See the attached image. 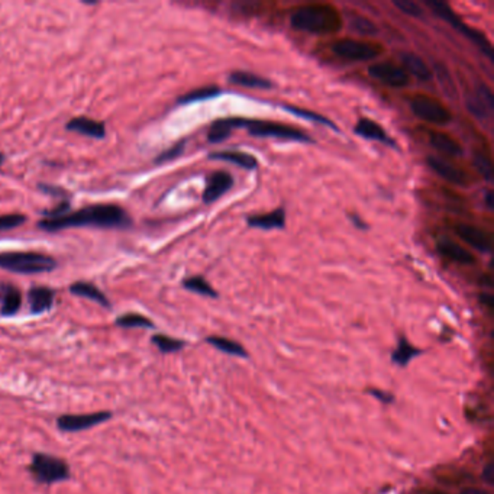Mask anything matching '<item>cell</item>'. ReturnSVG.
<instances>
[{
  "label": "cell",
  "instance_id": "6da1fadb",
  "mask_svg": "<svg viewBox=\"0 0 494 494\" xmlns=\"http://www.w3.org/2000/svg\"><path fill=\"white\" fill-rule=\"evenodd\" d=\"M129 215L116 205H95L67 213L57 219H42L38 226L47 232H57L67 228L98 226V228H129Z\"/></svg>",
  "mask_w": 494,
  "mask_h": 494
},
{
  "label": "cell",
  "instance_id": "7a4b0ae2",
  "mask_svg": "<svg viewBox=\"0 0 494 494\" xmlns=\"http://www.w3.org/2000/svg\"><path fill=\"white\" fill-rule=\"evenodd\" d=\"M342 16L332 5H305L290 15V25L300 33L329 35L341 31Z\"/></svg>",
  "mask_w": 494,
  "mask_h": 494
},
{
  "label": "cell",
  "instance_id": "3957f363",
  "mask_svg": "<svg viewBox=\"0 0 494 494\" xmlns=\"http://www.w3.org/2000/svg\"><path fill=\"white\" fill-rule=\"evenodd\" d=\"M0 269L19 274H38L55 270L57 261L38 252H6L0 254Z\"/></svg>",
  "mask_w": 494,
  "mask_h": 494
},
{
  "label": "cell",
  "instance_id": "277c9868",
  "mask_svg": "<svg viewBox=\"0 0 494 494\" xmlns=\"http://www.w3.org/2000/svg\"><path fill=\"white\" fill-rule=\"evenodd\" d=\"M426 5L432 9V12L435 15L444 19L449 26H452L455 29V31L461 33L464 37L469 38L473 44H476L480 48V51L487 58L493 60V47L483 33L477 31V29H474V28L467 26L466 23H464V20L454 12V9L449 5H447L445 2H441V0H426Z\"/></svg>",
  "mask_w": 494,
  "mask_h": 494
},
{
  "label": "cell",
  "instance_id": "5b68a950",
  "mask_svg": "<svg viewBox=\"0 0 494 494\" xmlns=\"http://www.w3.org/2000/svg\"><path fill=\"white\" fill-rule=\"evenodd\" d=\"M245 129L249 135L257 138H280L286 141H295L302 143H312L313 139L303 131L292 127L284 125L278 122H269V121H247Z\"/></svg>",
  "mask_w": 494,
  "mask_h": 494
},
{
  "label": "cell",
  "instance_id": "8992f818",
  "mask_svg": "<svg viewBox=\"0 0 494 494\" xmlns=\"http://www.w3.org/2000/svg\"><path fill=\"white\" fill-rule=\"evenodd\" d=\"M331 51L348 61H370L383 54V47L353 38H342L331 45Z\"/></svg>",
  "mask_w": 494,
  "mask_h": 494
},
{
  "label": "cell",
  "instance_id": "52a82bcc",
  "mask_svg": "<svg viewBox=\"0 0 494 494\" xmlns=\"http://www.w3.org/2000/svg\"><path fill=\"white\" fill-rule=\"evenodd\" d=\"M31 473L38 483L44 484L64 481L70 477V470L63 459L45 454L34 455Z\"/></svg>",
  "mask_w": 494,
  "mask_h": 494
},
{
  "label": "cell",
  "instance_id": "ba28073f",
  "mask_svg": "<svg viewBox=\"0 0 494 494\" xmlns=\"http://www.w3.org/2000/svg\"><path fill=\"white\" fill-rule=\"evenodd\" d=\"M411 110L416 118L432 125H447L452 119V113L445 105L425 95H416L412 98Z\"/></svg>",
  "mask_w": 494,
  "mask_h": 494
},
{
  "label": "cell",
  "instance_id": "9c48e42d",
  "mask_svg": "<svg viewBox=\"0 0 494 494\" xmlns=\"http://www.w3.org/2000/svg\"><path fill=\"white\" fill-rule=\"evenodd\" d=\"M368 76L377 81H380L389 87L400 89L409 84V74L394 63L384 61L375 63L368 67Z\"/></svg>",
  "mask_w": 494,
  "mask_h": 494
},
{
  "label": "cell",
  "instance_id": "30bf717a",
  "mask_svg": "<svg viewBox=\"0 0 494 494\" xmlns=\"http://www.w3.org/2000/svg\"><path fill=\"white\" fill-rule=\"evenodd\" d=\"M109 412H98L90 415H64L57 419V425L64 432H78L98 426L110 419Z\"/></svg>",
  "mask_w": 494,
  "mask_h": 494
},
{
  "label": "cell",
  "instance_id": "8fae6325",
  "mask_svg": "<svg viewBox=\"0 0 494 494\" xmlns=\"http://www.w3.org/2000/svg\"><path fill=\"white\" fill-rule=\"evenodd\" d=\"M455 234L459 240H462L474 249L480 252H490L491 251V237L481 228H477L470 223L459 222L454 226Z\"/></svg>",
  "mask_w": 494,
  "mask_h": 494
},
{
  "label": "cell",
  "instance_id": "7c38bea8",
  "mask_svg": "<svg viewBox=\"0 0 494 494\" xmlns=\"http://www.w3.org/2000/svg\"><path fill=\"white\" fill-rule=\"evenodd\" d=\"M429 168L437 172L441 179L445 182L454 184V186H467L469 184V176L461 168L454 165L452 163H448L444 158L429 155L426 160Z\"/></svg>",
  "mask_w": 494,
  "mask_h": 494
},
{
  "label": "cell",
  "instance_id": "4fadbf2b",
  "mask_svg": "<svg viewBox=\"0 0 494 494\" xmlns=\"http://www.w3.org/2000/svg\"><path fill=\"white\" fill-rule=\"evenodd\" d=\"M234 186V177L226 171H215L206 179V187L203 192V201L206 205L220 199L226 192H229Z\"/></svg>",
  "mask_w": 494,
  "mask_h": 494
},
{
  "label": "cell",
  "instance_id": "5bb4252c",
  "mask_svg": "<svg viewBox=\"0 0 494 494\" xmlns=\"http://www.w3.org/2000/svg\"><path fill=\"white\" fill-rule=\"evenodd\" d=\"M354 132L357 135H360L361 138H364V139L382 142V143L387 145V147H396V142L384 131V128L382 125L377 124V122L368 119V118H361L357 122V125L354 127Z\"/></svg>",
  "mask_w": 494,
  "mask_h": 494
},
{
  "label": "cell",
  "instance_id": "9a60e30c",
  "mask_svg": "<svg viewBox=\"0 0 494 494\" xmlns=\"http://www.w3.org/2000/svg\"><path fill=\"white\" fill-rule=\"evenodd\" d=\"M437 249L440 251L441 255L454 261V263H458L462 266H471L476 263V257L469 249H466L462 245L454 242L452 240L441 238L437 242Z\"/></svg>",
  "mask_w": 494,
  "mask_h": 494
},
{
  "label": "cell",
  "instance_id": "2e32d148",
  "mask_svg": "<svg viewBox=\"0 0 494 494\" xmlns=\"http://www.w3.org/2000/svg\"><path fill=\"white\" fill-rule=\"evenodd\" d=\"M247 121L248 119L238 118V116H235V118H223V119L215 121L211 125L209 131H208V141L211 143H220V142H223L225 139L229 138V135L232 134V131H234V129H238V128H244L245 129Z\"/></svg>",
  "mask_w": 494,
  "mask_h": 494
},
{
  "label": "cell",
  "instance_id": "e0dca14e",
  "mask_svg": "<svg viewBox=\"0 0 494 494\" xmlns=\"http://www.w3.org/2000/svg\"><path fill=\"white\" fill-rule=\"evenodd\" d=\"M66 129L86 135V136H90V138H96V139H103L106 136L105 124L90 118H86V116H77V118H73L71 121H69L66 125Z\"/></svg>",
  "mask_w": 494,
  "mask_h": 494
},
{
  "label": "cell",
  "instance_id": "ac0fdd59",
  "mask_svg": "<svg viewBox=\"0 0 494 494\" xmlns=\"http://www.w3.org/2000/svg\"><path fill=\"white\" fill-rule=\"evenodd\" d=\"M228 81L230 84L235 86H242V87H248V89H261V90H267L273 87V81L261 77L255 73H249V71H244V70H235L229 73L228 76Z\"/></svg>",
  "mask_w": 494,
  "mask_h": 494
},
{
  "label": "cell",
  "instance_id": "d6986e66",
  "mask_svg": "<svg viewBox=\"0 0 494 494\" xmlns=\"http://www.w3.org/2000/svg\"><path fill=\"white\" fill-rule=\"evenodd\" d=\"M247 223L251 228L264 229V230L283 229L286 226V211L283 208H278V209L269 212V213L254 215V216H249L247 219Z\"/></svg>",
  "mask_w": 494,
  "mask_h": 494
},
{
  "label": "cell",
  "instance_id": "ffe728a7",
  "mask_svg": "<svg viewBox=\"0 0 494 494\" xmlns=\"http://www.w3.org/2000/svg\"><path fill=\"white\" fill-rule=\"evenodd\" d=\"M400 60L403 64V70L412 74L421 81H428L432 78V70L428 67V64L422 60V57H419L415 52H401Z\"/></svg>",
  "mask_w": 494,
  "mask_h": 494
},
{
  "label": "cell",
  "instance_id": "44dd1931",
  "mask_svg": "<svg viewBox=\"0 0 494 494\" xmlns=\"http://www.w3.org/2000/svg\"><path fill=\"white\" fill-rule=\"evenodd\" d=\"M211 160L216 161H225L234 165H238L245 170H255L258 167V160L248 153L237 151V150H225V151H216L209 155Z\"/></svg>",
  "mask_w": 494,
  "mask_h": 494
},
{
  "label": "cell",
  "instance_id": "7402d4cb",
  "mask_svg": "<svg viewBox=\"0 0 494 494\" xmlns=\"http://www.w3.org/2000/svg\"><path fill=\"white\" fill-rule=\"evenodd\" d=\"M54 298H55V293H54L52 288L44 287V286L33 287L31 290H29V295H28L31 312L38 314V313L49 310L52 303H54Z\"/></svg>",
  "mask_w": 494,
  "mask_h": 494
},
{
  "label": "cell",
  "instance_id": "603a6c76",
  "mask_svg": "<svg viewBox=\"0 0 494 494\" xmlns=\"http://www.w3.org/2000/svg\"><path fill=\"white\" fill-rule=\"evenodd\" d=\"M429 142L432 147L444 153L449 157H459L462 155V147L461 145L448 134L445 132H440V131H430L429 132Z\"/></svg>",
  "mask_w": 494,
  "mask_h": 494
},
{
  "label": "cell",
  "instance_id": "cb8c5ba5",
  "mask_svg": "<svg viewBox=\"0 0 494 494\" xmlns=\"http://www.w3.org/2000/svg\"><path fill=\"white\" fill-rule=\"evenodd\" d=\"M0 302H2V314L12 316L22 305V295L15 286L2 284L0 286Z\"/></svg>",
  "mask_w": 494,
  "mask_h": 494
},
{
  "label": "cell",
  "instance_id": "d4e9b609",
  "mask_svg": "<svg viewBox=\"0 0 494 494\" xmlns=\"http://www.w3.org/2000/svg\"><path fill=\"white\" fill-rule=\"evenodd\" d=\"M70 292L73 295L78 296V298H84V299H89L92 302H96V303H99L103 307H109L110 306L107 298L92 283L77 281V283L70 286Z\"/></svg>",
  "mask_w": 494,
  "mask_h": 494
},
{
  "label": "cell",
  "instance_id": "484cf974",
  "mask_svg": "<svg viewBox=\"0 0 494 494\" xmlns=\"http://www.w3.org/2000/svg\"><path fill=\"white\" fill-rule=\"evenodd\" d=\"M348 26H350L353 33H357L363 37H374L379 33V28L375 26V23L371 19L355 12L348 13Z\"/></svg>",
  "mask_w": 494,
  "mask_h": 494
},
{
  "label": "cell",
  "instance_id": "4316f807",
  "mask_svg": "<svg viewBox=\"0 0 494 494\" xmlns=\"http://www.w3.org/2000/svg\"><path fill=\"white\" fill-rule=\"evenodd\" d=\"M220 93H222V90L219 89L218 86H205V87H199V89L190 90L189 93L179 98L177 102H179V105H192L196 102L213 99V98L219 96Z\"/></svg>",
  "mask_w": 494,
  "mask_h": 494
},
{
  "label": "cell",
  "instance_id": "83f0119b",
  "mask_svg": "<svg viewBox=\"0 0 494 494\" xmlns=\"http://www.w3.org/2000/svg\"><path fill=\"white\" fill-rule=\"evenodd\" d=\"M184 288L190 290V292H194L197 295L201 296H208V298H218L216 290L200 276H194V277H189L183 281Z\"/></svg>",
  "mask_w": 494,
  "mask_h": 494
},
{
  "label": "cell",
  "instance_id": "f1b7e54d",
  "mask_svg": "<svg viewBox=\"0 0 494 494\" xmlns=\"http://www.w3.org/2000/svg\"><path fill=\"white\" fill-rule=\"evenodd\" d=\"M435 74H437V78L442 87V90L444 93L451 98V99H455L457 98V86H455V81L451 76V73L448 71V69L441 64V63H437L435 64Z\"/></svg>",
  "mask_w": 494,
  "mask_h": 494
},
{
  "label": "cell",
  "instance_id": "f546056e",
  "mask_svg": "<svg viewBox=\"0 0 494 494\" xmlns=\"http://www.w3.org/2000/svg\"><path fill=\"white\" fill-rule=\"evenodd\" d=\"M284 109L290 113H293L296 116H299V118H303V119H307V121H312V122H316V124H322L334 131H338L336 125L328 119L327 116L324 114H319L316 112H312V110H306V109H302V107H296V106H284Z\"/></svg>",
  "mask_w": 494,
  "mask_h": 494
},
{
  "label": "cell",
  "instance_id": "4dcf8cb0",
  "mask_svg": "<svg viewBox=\"0 0 494 494\" xmlns=\"http://www.w3.org/2000/svg\"><path fill=\"white\" fill-rule=\"evenodd\" d=\"M208 342L211 345H213L215 348H218L219 351L225 353V354H229V355H238V357H245V351H244V348L234 342V341H230V339H226V338H220V336H211L208 339Z\"/></svg>",
  "mask_w": 494,
  "mask_h": 494
},
{
  "label": "cell",
  "instance_id": "1f68e13d",
  "mask_svg": "<svg viewBox=\"0 0 494 494\" xmlns=\"http://www.w3.org/2000/svg\"><path fill=\"white\" fill-rule=\"evenodd\" d=\"M116 325L122 328H153V322L145 316L136 313H128L116 319Z\"/></svg>",
  "mask_w": 494,
  "mask_h": 494
},
{
  "label": "cell",
  "instance_id": "d6a6232c",
  "mask_svg": "<svg viewBox=\"0 0 494 494\" xmlns=\"http://www.w3.org/2000/svg\"><path fill=\"white\" fill-rule=\"evenodd\" d=\"M474 167L477 168L478 174L484 180H487V182L493 180L491 158L484 151H477L474 154Z\"/></svg>",
  "mask_w": 494,
  "mask_h": 494
},
{
  "label": "cell",
  "instance_id": "836d02e7",
  "mask_svg": "<svg viewBox=\"0 0 494 494\" xmlns=\"http://www.w3.org/2000/svg\"><path fill=\"white\" fill-rule=\"evenodd\" d=\"M153 342L158 346V350L161 353H176L179 350H182V348L184 346V342L183 341H179V339H174V338H170V336H165V335H155L153 338Z\"/></svg>",
  "mask_w": 494,
  "mask_h": 494
},
{
  "label": "cell",
  "instance_id": "e575fe53",
  "mask_svg": "<svg viewBox=\"0 0 494 494\" xmlns=\"http://www.w3.org/2000/svg\"><path fill=\"white\" fill-rule=\"evenodd\" d=\"M466 106H467V110L474 116V118L480 119V121H484L487 119L488 116H490V112L487 110V107L481 103V100L474 95H469L467 99H466Z\"/></svg>",
  "mask_w": 494,
  "mask_h": 494
},
{
  "label": "cell",
  "instance_id": "d590c367",
  "mask_svg": "<svg viewBox=\"0 0 494 494\" xmlns=\"http://www.w3.org/2000/svg\"><path fill=\"white\" fill-rule=\"evenodd\" d=\"M184 147H186V141H180L177 143H174L172 147L167 148L165 151H163L157 158H155V163L157 164H163V163H168V161H172V160H176L177 157H180L184 151Z\"/></svg>",
  "mask_w": 494,
  "mask_h": 494
},
{
  "label": "cell",
  "instance_id": "8d00e7d4",
  "mask_svg": "<svg viewBox=\"0 0 494 494\" xmlns=\"http://www.w3.org/2000/svg\"><path fill=\"white\" fill-rule=\"evenodd\" d=\"M393 5L404 15H409L413 18H421L423 15L422 8L412 0H393Z\"/></svg>",
  "mask_w": 494,
  "mask_h": 494
},
{
  "label": "cell",
  "instance_id": "74e56055",
  "mask_svg": "<svg viewBox=\"0 0 494 494\" xmlns=\"http://www.w3.org/2000/svg\"><path fill=\"white\" fill-rule=\"evenodd\" d=\"M26 222V216L20 213H9L0 216V230H9L18 228Z\"/></svg>",
  "mask_w": 494,
  "mask_h": 494
},
{
  "label": "cell",
  "instance_id": "f35d334b",
  "mask_svg": "<svg viewBox=\"0 0 494 494\" xmlns=\"http://www.w3.org/2000/svg\"><path fill=\"white\" fill-rule=\"evenodd\" d=\"M476 96L481 100V103L487 107V110L491 113L494 110V95L491 92L490 87L484 83H480L477 86V90H476Z\"/></svg>",
  "mask_w": 494,
  "mask_h": 494
},
{
  "label": "cell",
  "instance_id": "ab89813d",
  "mask_svg": "<svg viewBox=\"0 0 494 494\" xmlns=\"http://www.w3.org/2000/svg\"><path fill=\"white\" fill-rule=\"evenodd\" d=\"M413 355H416L415 348L411 346L404 339L400 341L397 351L394 353V360H396L397 363H400V364H406Z\"/></svg>",
  "mask_w": 494,
  "mask_h": 494
},
{
  "label": "cell",
  "instance_id": "60d3db41",
  "mask_svg": "<svg viewBox=\"0 0 494 494\" xmlns=\"http://www.w3.org/2000/svg\"><path fill=\"white\" fill-rule=\"evenodd\" d=\"M69 209H70V203L67 200H64L60 203V205L55 206L52 211H45L44 216H45V219H57V218H61V216H66L67 213H70Z\"/></svg>",
  "mask_w": 494,
  "mask_h": 494
},
{
  "label": "cell",
  "instance_id": "b9f144b4",
  "mask_svg": "<svg viewBox=\"0 0 494 494\" xmlns=\"http://www.w3.org/2000/svg\"><path fill=\"white\" fill-rule=\"evenodd\" d=\"M40 190H42L44 193L52 194V196H61V194L66 193L60 187H55V186H51V184H40Z\"/></svg>",
  "mask_w": 494,
  "mask_h": 494
},
{
  "label": "cell",
  "instance_id": "7bdbcfd3",
  "mask_svg": "<svg viewBox=\"0 0 494 494\" xmlns=\"http://www.w3.org/2000/svg\"><path fill=\"white\" fill-rule=\"evenodd\" d=\"M483 478L487 484H493L494 483V470H493V466L488 462L486 469L483 470Z\"/></svg>",
  "mask_w": 494,
  "mask_h": 494
},
{
  "label": "cell",
  "instance_id": "ee69618b",
  "mask_svg": "<svg viewBox=\"0 0 494 494\" xmlns=\"http://www.w3.org/2000/svg\"><path fill=\"white\" fill-rule=\"evenodd\" d=\"M461 494H490V493H487V491L483 490V488L469 487V488H464V490L461 491Z\"/></svg>",
  "mask_w": 494,
  "mask_h": 494
},
{
  "label": "cell",
  "instance_id": "f6af8a7d",
  "mask_svg": "<svg viewBox=\"0 0 494 494\" xmlns=\"http://www.w3.org/2000/svg\"><path fill=\"white\" fill-rule=\"evenodd\" d=\"M480 300H481L484 305H487L488 307L493 306V296H491L490 293H483V295L480 296Z\"/></svg>",
  "mask_w": 494,
  "mask_h": 494
},
{
  "label": "cell",
  "instance_id": "bcb514c9",
  "mask_svg": "<svg viewBox=\"0 0 494 494\" xmlns=\"http://www.w3.org/2000/svg\"><path fill=\"white\" fill-rule=\"evenodd\" d=\"M351 219H353L354 225H357V228H360V229H367V223H364L363 219L358 218V215H353Z\"/></svg>",
  "mask_w": 494,
  "mask_h": 494
},
{
  "label": "cell",
  "instance_id": "7dc6e473",
  "mask_svg": "<svg viewBox=\"0 0 494 494\" xmlns=\"http://www.w3.org/2000/svg\"><path fill=\"white\" fill-rule=\"evenodd\" d=\"M493 192L491 190H488L487 193H486V205H487V208L490 209V211H493V208H494V205H493Z\"/></svg>",
  "mask_w": 494,
  "mask_h": 494
},
{
  "label": "cell",
  "instance_id": "c3c4849f",
  "mask_svg": "<svg viewBox=\"0 0 494 494\" xmlns=\"http://www.w3.org/2000/svg\"><path fill=\"white\" fill-rule=\"evenodd\" d=\"M4 161H5V155H4V154H0V165H2Z\"/></svg>",
  "mask_w": 494,
  "mask_h": 494
},
{
  "label": "cell",
  "instance_id": "681fc988",
  "mask_svg": "<svg viewBox=\"0 0 494 494\" xmlns=\"http://www.w3.org/2000/svg\"><path fill=\"white\" fill-rule=\"evenodd\" d=\"M432 494H444V493H432Z\"/></svg>",
  "mask_w": 494,
  "mask_h": 494
}]
</instances>
